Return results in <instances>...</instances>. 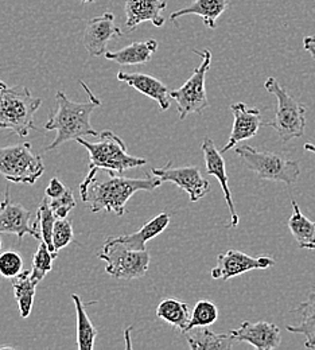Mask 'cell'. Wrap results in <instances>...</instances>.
<instances>
[{"label": "cell", "instance_id": "cell-13", "mask_svg": "<svg viewBox=\"0 0 315 350\" xmlns=\"http://www.w3.org/2000/svg\"><path fill=\"white\" fill-rule=\"evenodd\" d=\"M116 37H123V31L116 26L115 15L105 12L87 23L83 42L90 57H100L105 55L109 41Z\"/></svg>", "mask_w": 315, "mask_h": 350}, {"label": "cell", "instance_id": "cell-33", "mask_svg": "<svg viewBox=\"0 0 315 350\" xmlns=\"http://www.w3.org/2000/svg\"><path fill=\"white\" fill-rule=\"evenodd\" d=\"M50 206L57 219H66L68 215L70 213V211H73L76 208V200H74L72 189L68 187L66 191L64 193V196L50 200Z\"/></svg>", "mask_w": 315, "mask_h": 350}, {"label": "cell", "instance_id": "cell-30", "mask_svg": "<svg viewBox=\"0 0 315 350\" xmlns=\"http://www.w3.org/2000/svg\"><path fill=\"white\" fill-rule=\"evenodd\" d=\"M55 215L50 206V202L47 201V197L42 200V202L40 204L38 208V213H37V221L40 224L41 228V236L42 240L45 241L49 247V250L53 254H58L54 250V244H53V230H54V224H55Z\"/></svg>", "mask_w": 315, "mask_h": 350}, {"label": "cell", "instance_id": "cell-6", "mask_svg": "<svg viewBox=\"0 0 315 350\" xmlns=\"http://www.w3.org/2000/svg\"><path fill=\"white\" fill-rule=\"evenodd\" d=\"M236 154L260 179L292 186L301 174L298 162L290 161L277 152L259 151L251 146H238L236 147Z\"/></svg>", "mask_w": 315, "mask_h": 350}, {"label": "cell", "instance_id": "cell-19", "mask_svg": "<svg viewBox=\"0 0 315 350\" xmlns=\"http://www.w3.org/2000/svg\"><path fill=\"white\" fill-rule=\"evenodd\" d=\"M229 0H194L186 8L173 12L170 21L176 22L178 18L186 15H197L208 29H216L217 19L229 8Z\"/></svg>", "mask_w": 315, "mask_h": 350}, {"label": "cell", "instance_id": "cell-32", "mask_svg": "<svg viewBox=\"0 0 315 350\" xmlns=\"http://www.w3.org/2000/svg\"><path fill=\"white\" fill-rule=\"evenodd\" d=\"M23 260L18 252L7 251L0 254V276L12 279L22 272Z\"/></svg>", "mask_w": 315, "mask_h": 350}, {"label": "cell", "instance_id": "cell-24", "mask_svg": "<svg viewBox=\"0 0 315 350\" xmlns=\"http://www.w3.org/2000/svg\"><path fill=\"white\" fill-rule=\"evenodd\" d=\"M292 215L288 219V228L297 244L302 250H315V221L302 215L298 202L291 198Z\"/></svg>", "mask_w": 315, "mask_h": 350}, {"label": "cell", "instance_id": "cell-3", "mask_svg": "<svg viewBox=\"0 0 315 350\" xmlns=\"http://www.w3.org/2000/svg\"><path fill=\"white\" fill-rule=\"evenodd\" d=\"M77 142L90 152V172L81 183H88L96 178L98 170H105L108 174H122L126 170L147 165L144 158L134 157L127 152L126 143L115 132L98 133V140L94 143L84 137H79Z\"/></svg>", "mask_w": 315, "mask_h": 350}, {"label": "cell", "instance_id": "cell-31", "mask_svg": "<svg viewBox=\"0 0 315 350\" xmlns=\"http://www.w3.org/2000/svg\"><path fill=\"white\" fill-rule=\"evenodd\" d=\"M74 239L73 225L68 219H57L53 230V244L55 252L68 247Z\"/></svg>", "mask_w": 315, "mask_h": 350}, {"label": "cell", "instance_id": "cell-27", "mask_svg": "<svg viewBox=\"0 0 315 350\" xmlns=\"http://www.w3.org/2000/svg\"><path fill=\"white\" fill-rule=\"evenodd\" d=\"M72 301L76 307L77 317V347L80 350H92L97 337V330L87 314V310L81 302V298L76 294L72 295Z\"/></svg>", "mask_w": 315, "mask_h": 350}, {"label": "cell", "instance_id": "cell-25", "mask_svg": "<svg viewBox=\"0 0 315 350\" xmlns=\"http://www.w3.org/2000/svg\"><path fill=\"white\" fill-rule=\"evenodd\" d=\"M14 295L18 302L19 314L22 318H27L31 312V308L34 305V297L37 290V283L31 278V271L26 269L22 271L19 275L11 279Z\"/></svg>", "mask_w": 315, "mask_h": 350}, {"label": "cell", "instance_id": "cell-10", "mask_svg": "<svg viewBox=\"0 0 315 350\" xmlns=\"http://www.w3.org/2000/svg\"><path fill=\"white\" fill-rule=\"evenodd\" d=\"M0 233L16 234L19 240H23L25 234L42 240L38 230V222H31V212L29 209L11 201L8 186L5 187L3 200L0 202Z\"/></svg>", "mask_w": 315, "mask_h": 350}, {"label": "cell", "instance_id": "cell-16", "mask_svg": "<svg viewBox=\"0 0 315 350\" xmlns=\"http://www.w3.org/2000/svg\"><path fill=\"white\" fill-rule=\"evenodd\" d=\"M167 7L165 0H127L124 5L127 31H134L144 22H151L155 27H162L166 22L162 15Z\"/></svg>", "mask_w": 315, "mask_h": 350}, {"label": "cell", "instance_id": "cell-5", "mask_svg": "<svg viewBox=\"0 0 315 350\" xmlns=\"http://www.w3.org/2000/svg\"><path fill=\"white\" fill-rule=\"evenodd\" d=\"M264 88L276 97L277 103L273 120L263 126L276 132L283 144H287L292 139L302 137L306 130V107L291 97L273 77L267 79Z\"/></svg>", "mask_w": 315, "mask_h": 350}, {"label": "cell", "instance_id": "cell-22", "mask_svg": "<svg viewBox=\"0 0 315 350\" xmlns=\"http://www.w3.org/2000/svg\"><path fill=\"white\" fill-rule=\"evenodd\" d=\"M292 311L301 314V323L297 326L287 325V332L302 334L305 337V347L307 349L315 350V286L312 288L307 299Z\"/></svg>", "mask_w": 315, "mask_h": 350}, {"label": "cell", "instance_id": "cell-8", "mask_svg": "<svg viewBox=\"0 0 315 350\" xmlns=\"http://www.w3.org/2000/svg\"><path fill=\"white\" fill-rule=\"evenodd\" d=\"M0 174L14 183L34 185L45 174L44 159L33 151L31 143L0 148Z\"/></svg>", "mask_w": 315, "mask_h": 350}, {"label": "cell", "instance_id": "cell-38", "mask_svg": "<svg viewBox=\"0 0 315 350\" xmlns=\"http://www.w3.org/2000/svg\"><path fill=\"white\" fill-rule=\"evenodd\" d=\"M0 250H1V241H0Z\"/></svg>", "mask_w": 315, "mask_h": 350}, {"label": "cell", "instance_id": "cell-21", "mask_svg": "<svg viewBox=\"0 0 315 350\" xmlns=\"http://www.w3.org/2000/svg\"><path fill=\"white\" fill-rule=\"evenodd\" d=\"M170 215L169 213H161L156 217L147 221L139 230L130 234L116 236V239L122 243H124L127 247L133 250L143 251L146 250V243L161 234L170 224Z\"/></svg>", "mask_w": 315, "mask_h": 350}, {"label": "cell", "instance_id": "cell-11", "mask_svg": "<svg viewBox=\"0 0 315 350\" xmlns=\"http://www.w3.org/2000/svg\"><path fill=\"white\" fill-rule=\"evenodd\" d=\"M151 174L161 179V182H173L180 189L184 190L191 202H197L204 198L210 191V183L205 179L200 169L195 166L187 167H173V162H169L166 166L156 167L151 170Z\"/></svg>", "mask_w": 315, "mask_h": 350}, {"label": "cell", "instance_id": "cell-2", "mask_svg": "<svg viewBox=\"0 0 315 350\" xmlns=\"http://www.w3.org/2000/svg\"><path fill=\"white\" fill-rule=\"evenodd\" d=\"M80 84L87 90L90 97L85 103H74L64 92L55 93L57 109L51 112L45 130L57 131V136L53 143L46 147L47 151H51L69 140H77L84 136H98V132L90 124V115L101 105V101L92 93L84 81H80Z\"/></svg>", "mask_w": 315, "mask_h": 350}, {"label": "cell", "instance_id": "cell-9", "mask_svg": "<svg viewBox=\"0 0 315 350\" xmlns=\"http://www.w3.org/2000/svg\"><path fill=\"white\" fill-rule=\"evenodd\" d=\"M194 53L201 57V65L193 72L191 77L182 87L170 92L172 98L177 101L180 120H184L189 115L201 113L209 107L205 77L212 64V53L209 49H204L201 51L194 50Z\"/></svg>", "mask_w": 315, "mask_h": 350}, {"label": "cell", "instance_id": "cell-35", "mask_svg": "<svg viewBox=\"0 0 315 350\" xmlns=\"http://www.w3.org/2000/svg\"><path fill=\"white\" fill-rule=\"evenodd\" d=\"M303 47L306 51L310 53L312 58L315 61V37L307 36L303 38Z\"/></svg>", "mask_w": 315, "mask_h": 350}, {"label": "cell", "instance_id": "cell-14", "mask_svg": "<svg viewBox=\"0 0 315 350\" xmlns=\"http://www.w3.org/2000/svg\"><path fill=\"white\" fill-rule=\"evenodd\" d=\"M236 342H247L258 350L277 349L282 342L280 329L270 322L244 321L238 329L230 332Z\"/></svg>", "mask_w": 315, "mask_h": 350}, {"label": "cell", "instance_id": "cell-17", "mask_svg": "<svg viewBox=\"0 0 315 350\" xmlns=\"http://www.w3.org/2000/svg\"><path fill=\"white\" fill-rule=\"evenodd\" d=\"M201 148H202L204 158H205L206 173L209 175H215L219 179V182L223 187L226 205H228L229 213H230V224L228 226L229 228H236L238 225L240 217L236 212L233 198H232V193H230V189H229V185H228V175H226L225 162H224V158H223V152L216 148L215 142L209 137L204 139Z\"/></svg>", "mask_w": 315, "mask_h": 350}, {"label": "cell", "instance_id": "cell-7", "mask_svg": "<svg viewBox=\"0 0 315 350\" xmlns=\"http://www.w3.org/2000/svg\"><path fill=\"white\" fill-rule=\"evenodd\" d=\"M98 259L105 262V271L111 276L123 280L144 276L150 267V254L147 250H133L116 237L105 240Z\"/></svg>", "mask_w": 315, "mask_h": 350}, {"label": "cell", "instance_id": "cell-20", "mask_svg": "<svg viewBox=\"0 0 315 350\" xmlns=\"http://www.w3.org/2000/svg\"><path fill=\"white\" fill-rule=\"evenodd\" d=\"M158 50V41L148 40L144 42H134L118 51H107L105 58L122 66L147 64L152 54Z\"/></svg>", "mask_w": 315, "mask_h": 350}, {"label": "cell", "instance_id": "cell-36", "mask_svg": "<svg viewBox=\"0 0 315 350\" xmlns=\"http://www.w3.org/2000/svg\"><path fill=\"white\" fill-rule=\"evenodd\" d=\"M305 150L315 154V144H313V143H306V144H305Z\"/></svg>", "mask_w": 315, "mask_h": 350}, {"label": "cell", "instance_id": "cell-12", "mask_svg": "<svg viewBox=\"0 0 315 350\" xmlns=\"http://www.w3.org/2000/svg\"><path fill=\"white\" fill-rule=\"evenodd\" d=\"M275 265V260L269 256L252 258L244 252L229 250L217 256V264L212 269L213 279L228 280L240 276L248 271L254 269H267Z\"/></svg>", "mask_w": 315, "mask_h": 350}, {"label": "cell", "instance_id": "cell-28", "mask_svg": "<svg viewBox=\"0 0 315 350\" xmlns=\"http://www.w3.org/2000/svg\"><path fill=\"white\" fill-rule=\"evenodd\" d=\"M57 256L58 254H53L49 250L45 241L41 240L40 247L33 259V269H31V278L37 284H40L45 279L46 275L53 269V262L54 259H57Z\"/></svg>", "mask_w": 315, "mask_h": 350}, {"label": "cell", "instance_id": "cell-18", "mask_svg": "<svg viewBox=\"0 0 315 350\" xmlns=\"http://www.w3.org/2000/svg\"><path fill=\"white\" fill-rule=\"evenodd\" d=\"M118 80L134 88L141 94H146L150 98L155 100L162 111H167L170 108L172 90L161 80L144 73H124V72L118 73Z\"/></svg>", "mask_w": 315, "mask_h": 350}, {"label": "cell", "instance_id": "cell-4", "mask_svg": "<svg viewBox=\"0 0 315 350\" xmlns=\"http://www.w3.org/2000/svg\"><path fill=\"white\" fill-rule=\"evenodd\" d=\"M42 98L34 97L29 88L8 87L0 80V129L26 137L34 126V115Z\"/></svg>", "mask_w": 315, "mask_h": 350}, {"label": "cell", "instance_id": "cell-23", "mask_svg": "<svg viewBox=\"0 0 315 350\" xmlns=\"http://www.w3.org/2000/svg\"><path fill=\"white\" fill-rule=\"evenodd\" d=\"M187 344L193 350H229L233 348L232 334H217L205 327H194L184 333Z\"/></svg>", "mask_w": 315, "mask_h": 350}, {"label": "cell", "instance_id": "cell-29", "mask_svg": "<svg viewBox=\"0 0 315 350\" xmlns=\"http://www.w3.org/2000/svg\"><path fill=\"white\" fill-rule=\"evenodd\" d=\"M219 318V308L209 301H200L191 311V319L187 327L190 332L194 327H208L213 325ZM186 332V333H187Z\"/></svg>", "mask_w": 315, "mask_h": 350}, {"label": "cell", "instance_id": "cell-26", "mask_svg": "<svg viewBox=\"0 0 315 350\" xmlns=\"http://www.w3.org/2000/svg\"><path fill=\"white\" fill-rule=\"evenodd\" d=\"M156 317L170 323L172 326H176L177 329H180L182 334H184L191 319V311L187 304L180 302L174 298H169L161 302L159 306L156 307Z\"/></svg>", "mask_w": 315, "mask_h": 350}, {"label": "cell", "instance_id": "cell-34", "mask_svg": "<svg viewBox=\"0 0 315 350\" xmlns=\"http://www.w3.org/2000/svg\"><path fill=\"white\" fill-rule=\"evenodd\" d=\"M66 186L58 179V178H53L47 187H46V197L50 198V200H54V198H58L61 196H64V193L66 191Z\"/></svg>", "mask_w": 315, "mask_h": 350}, {"label": "cell", "instance_id": "cell-37", "mask_svg": "<svg viewBox=\"0 0 315 350\" xmlns=\"http://www.w3.org/2000/svg\"><path fill=\"white\" fill-rule=\"evenodd\" d=\"M81 1H84V3H93L94 0H81Z\"/></svg>", "mask_w": 315, "mask_h": 350}, {"label": "cell", "instance_id": "cell-1", "mask_svg": "<svg viewBox=\"0 0 315 350\" xmlns=\"http://www.w3.org/2000/svg\"><path fill=\"white\" fill-rule=\"evenodd\" d=\"M109 178L98 182L93 178L88 183L80 185L81 200L90 204V211L113 212L118 216L126 213V205L128 200L137 191H151L162 185L161 179L150 174L146 178H126L116 174H108Z\"/></svg>", "mask_w": 315, "mask_h": 350}, {"label": "cell", "instance_id": "cell-15", "mask_svg": "<svg viewBox=\"0 0 315 350\" xmlns=\"http://www.w3.org/2000/svg\"><path fill=\"white\" fill-rule=\"evenodd\" d=\"M230 111L233 113L234 122L230 132L229 140L221 148L224 154L230 148L236 147L240 142L248 140L258 135L262 124V112L258 108H248L244 103H234L230 105Z\"/></svg>", "mask_w": 315, "mask_h": 350}]
</instances>
